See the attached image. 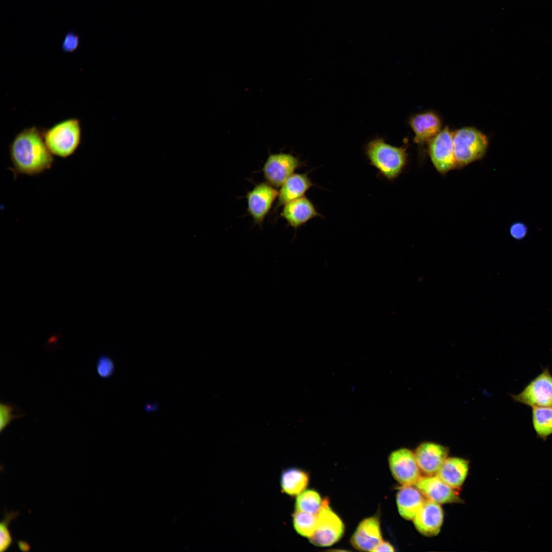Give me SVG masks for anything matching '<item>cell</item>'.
Listing matches in <instances>:
<instances>
[{
	"label": "cell",
	"mask_w": 552,
	"mask_h": 552,
	"mask_svg": "<svg viewBox=\"0 0 552 552\" xmlns=\"http://www.w3.org/2000/svg\"><path fill=\"white\" fill-rule=\"evenodd\" d=\"M9 156L15 175H38L52 168L54 155L48 148L42 130L32 126L17 133L9 145Z\"/></svg>",
	"instance_id": "obj_1"
},
{
	"label": "cell",
	"mask_w": 552,
	"mask_h": 552,
	"mask_svg": "<svg viewBox=\"0 0 552 552\" xmlns=\"http://www.w3.org/2000/svg\"><path fill=\"white\" fill-rule=\"evenodd\" d=\"M365 154L372 166L386 179L392 180L402 172L407 160L406 147H395L377 138L369 142L365 148Z\"/></svg>",
	"instance_id": "obj_2"
},
{
	"label": "cell",
	"mask_w": 552,
	"mask_h": 552,
	"mask_svg": "<svg viewBox=\"0 0 552 552\" xmlns=\"http://www.w3.org/2000/svg\"><path fill=\"white\" fill-rule=\"evenodd\" d=\"M44 142L54 156L67 158L79 147L82 139L80 121L69 118L56 123L42 130Z\"/></svg>",
	"instance_id": "obj_3"
},
{
	"label": "cell",
	"mask_w": 552,
	"mask_h": 552,
	"mask_svg": "<svg viewBox=\"0 0 552 552\" xmlns=\"http://www.w3.org/2000/svg\"><path fill=\"white\" fill-rule=\"evenodd\" d=\"M456 168L481 159L488 146V137L473 127H463L452 132Z\"/></svg>",
	"instance_id": "obj_4"
},
{
	"label": "cell",
	"mask_w": 552,
	"mask_h": 552,
	"mask_svg": "<svg viewBox=\"0 0 552 552\" xmlns=\"http://www.w3.org/2000/svg\"><path fill=\"white\" fill-rule=\"evenodd\" d=\"M317 522L313 535L309 538L311 543L317 546H329L342 537L344 526L340 517L332 510L327 499L323 500L322 505L316 514Z\"/></svg>",
	"instance_id": "obj_5"
},
{
	"label": "cell",
	"mask_w": 552,
	"mask_h": 552,
	"mask_svg": "<svg viewBox=\"0 0 552 552\" xmlns=\"http://www.w3.org/2000/svg\"><path fill=\"white\" fill-rule=\"evenodd\" d=\"M510 396L515 402L531 407H552V375L549 369H543L519 394Z\"/></svg>",
	"instance_id": "obj_6"
},
{
	"label": "cell",
	"mask_w": 552,
	"mask_h": 552,
	"mask_svg": "<svg viewBox=\"0 0 552 552\" xmlns=\"http://www.w3.org/2000/svg\"><path fill=\"white\" fill-rule=\"evenodd\" d=\"M303 165V163L292 154L279 152L269 155L263 165L262 172L267 182L279 188L295 170Z\"/></svg>",
	"instance_id": "obj_7"
},
{
	"label": "cell",
	"mask_w": 552,
	"mask_h": 552,
	"mask_svg": "<svg viewBox=\"0 0 552 552\" xmlns=\"http://www.w3.org/2000/svg\"><path fill=\"white\" fill-rule=\"evenodd\" d=\"M428 142L431 160L439 172L445 173L456 168L452 132L447 126Z\"/></svg>",
	"instance_id": "obj_8"
},
{
	"label": "cell",
	"mask_w": 552,
	"mask_h": 552,
	"mask_svg": "<svg viewBox=\"0 0 552 552\" xmlns=\"http://www.w3.org/2000/svg\"><path fill=\"white\" fill-rule=\"evenodd\" d=\"M390 470L395 479L403 486L415 485L421 477L415 453L407 448L393 451L389 456Z\"/></svg>",
	"instance_id": "obj_9"
},
{
	"label": "cell",
	"mask_w": 552,
	"mask_h": 552,
	"mask_svg": "<svg viewBox=\"0 0 552 552\" xmlns=\"http://www.w3.org/2000/svg\"><path fill=\"white\" fill-rule=\"evenodd\" d=\"M279 191L267 182L257 185L247 192L246 198L247 211L254 222L261 225L269 213Z\"/></svg>",
	"instance_id": "obj_10"
},
{
	"label": "cell",
	"mask_w": 552,
	"mask_h": 552,
	"mask_svg": "<svg viewBox=\"0 0 552 552\" xmlns=\"http://www.w3.org/2000/svg\"><path fill=\"white\" fill-rule=\"evenodd\" d=\"M447 447L433 442H423L415 454L420 470L427 475H435L447 458Z\"/></svg>",
	"instance_id": "obj_11"
},
{
	"label": "cell",
	"mask_w": 552,
	"mask_h": 552,
	"mask_svg": "<svg viewBox=\"0 0 552 552\" xmlns=\"http://www.w3.org/2000/svg\"><path fill=\"white\" fill-rule=\"evenodd\" d=\"M415 486L428 499L439 504L456 502L460 500L454 489L436 475L421 476Z\"/></svg>",
	"instance_id": "obj_12"
},
{
	"label": "cell",
	"mask_w": 552,
	"mask_h": 552,
	"mask_svg": "<svg viewBox=\"0 0 552 552\" xmlns=\"http://www.w3.org/2000/svg\"><path fill=\"white\" fill-rule=\"evenodd\" d=\"M443 519L444 513L440 504L427 499L412 520L419 532L426 536H433L440 532Z\"/></svg>",
	"instance_id": "obj_13"
},
{
	"label": "cell",
	"mask_w": 552,
	"mask_h": 552,
	"mask_svg": "<svg viewBox=\"0 0 552 552\" xmlns=\"http://www.w3.org/2000/svg\"><path fill=\"white\" fill-rule=\"evenodd\" d=\"M382 541L380 521L376 517L363 520L351 539V544L354 548L364 551H374Z\"/></svg>",
	"instance_id": "obj_14"
},
{
	"label": "cell",
	"mask_w": 552,
	"mask_h": 552,
	"mask_svg": "<svg viewBox=\"0 0 552 552\" xmlns=\"http://www.w3.org/2000/svg\"><path fill=\"white\" fill-rule=\"evenodd\" d=\"M281 215L289 225L294 228L302 226L314 217L322 216L313 203L305 196L284 205Z\"/></svg>",
	"instance_id": "obj_15"
},
{
	"label": "cell",
	"mask_w": 552,
	"mask_h": 552,
	"mask_svg": "<svg viewBox=\"0 0 552 552\" xmlns=\"http://www.w3.org/2000/svg\"><path fill=\"white\" fill-rule=\"evenodd\" d=\"M409 124L415 133L413 142L418 144L428 142L441 131L440 119L432 111L412 116Z\"/></svg>",
	"instance_id": "obj_16"
},
{
	"label": "cell",
	"mask_w": 552,
	"mask_h": 552,
	"mask_svg": "<svg viewBox=\"0 0 552 552\" xmlns=\"http://www.w3.org/2000/svg\"><path fill=\"white\" fill-rule=\"evenodd\" d=\"M313 186L308 174L293 173L281 186L278 193L277 208L304 196Z\"/></svg>",
	"instance_id": "obj_17"
},
{
	"label": "cell",
	"mask_w": 552,
	"mask_h": 552,
	"mask_svg": "<svg viewBox=\"0 0 552 552\" xmlns=\"http://www.w3.org/2000/svg\"><path fill=\"white\" fill-rule=\"evenodd\" d=\"M468 462L459 457L447 458L436 474L454 489L461 487L467 477Z\"/></svg>",
	"instance_id": "obj_18"
},
{
	"label": "cell",
	"mask_w": 552,
	"mask_h": 552,
	"mask_svg": "<svg viewBox=\"0 0 552 552\" xmlns=\"http://www.w3.org/2000/svg\"><path fill=\"white\" fill-rule=\"evenodd\" d=\"M396 500L401 516L406 520H412L425 500L416 487L403 486L397 492Z\"/></svg>",
	"instance_id": "obj_19"
},
{
	"label": "cell",
	"mask_w": 552,
	"mask_h": 552,
	"mask_svg": "<svg viewBox=\"0 0 552 552\" xmlns=\"http://www.w3.org/2000/svg\"><path fill=\"white\" fill-rule=\"evenodd\" d=\"M308 474L296 468H289L283 471L281 477L282 491L290 496L298 495L307 487Z\"/></svg>",
	"instance_id": "obj_20"
},
{
	"label": "cell",
	"mask_w": 552,
	"mask_h": 552,
	"mask_svg": "<svg viewBox=\"0 0 552 552\" xmlns=\"http://www.w3.org/2000/svg\"><path fill=\"white\" fill-rule=\"evenodd\" d=\"M532 419L539 438L545 441L552 434V407H532Z\"/></svg>",
	"instance_id": "obj_21"
},
{
	"label": "cell",
	"mask_w": 552,
	"mask_h": 552,
	"mask_svg": "<svg viewBox=\"0 0 552 552\" xmlns=\"http://www.w3.org/2000/svg\"><path fill=\"white\" fill-rule=\"evenodd\" d=\"M323 500L319 493L313 490H304L297 495L295 501L296 511L317 514Z\"/></svg>",
	"instance_id": "obj_22"
},
{
	"label": "cell",
	"mask_w": 552,
	"mask_h": 552,
	"mask_svg": "<svg viewBox=\"0 0 552 552\" xmlns=\"http://www.w3.org/2000/svg\"><path fill=\"white\" fill-rule=\"evenodd\" d=\"M317 515L296 511L293 516V523L295 530L300 535L310 538L314 534L316 526Z\"/></svg>",
	"instance_id": "obj_23"
},
{
	"label": "cell",
	"mask_w": 552,
	"mask_h": 552,
	"mask_svg": "<svg viewBox=\"0 0 552 552\" xmlns=\"http://www.w3.org/2000/svg\"><path fill=\"white\" fill-rule=\"evenodd\" d=\"M19 513L18 512H6L2 521L0 523V551L7 550L12 544L11 537L8 526L10 522L16 518Z\"/></svg>",
	"instance_id": "obj_24"
},
{
	"label": "cell",
	"mask_w": 552,
	"mask_h": 552,
	"mask_svg": "<svg viewBox=\"0 0 552 552\" xmlns=\"http://www.w3.org/2000/svg\"><path fill=\"white\" fill-rule=\"evenodd\" d=\"M96 371L99 376L102 378L107 379L110 377L115 371L113 360L108 355H101L96 362Z\"/></svg>",
	"instance_id": "obj_25"
},
{
	"label": "cell",
	"mask_w": 552,
	"mask_h": 552,
	"mask_svg": "<svg viewBox=\"0 0 552 552\" xmlns=\"http://www.w3.org/2000/svg\"><path fill=\"white\" fill-rule=\"evenodd\" d=\"M16 407L9 403H0V432L9 425L12 420L24 416V415H15Z\"/></svg>",
	"instance_id": "obj_26"
},
{
	"label": "cell",
	"mask_w": 552,
	"mask_h": 552,
	"mask_svg": "<svg viewBox=\"0 0 552 552\" xmlns=\"http://www.w3.org/2000/svg\"><path fill=\"white\" fill-rule=\"evenodd\" d=\"M81 44L80 35L73 30L67 31L61 42V50L65 53H72L77 51Z\"/></svg>",
	"instance_id": "obj_27"
},
{
	"label": "cell",
	"mask_w": 552,
	"mask_h": 552,
	"mask_svg": "<svg viewBox=\"0 0 552 552\" xmlns=\"http://www.w3.org/2000/svg\"><path fill=\"white\" fill-rule=\"evenodd\" d=\"M528 233V227L523 222L516 221L511 224L510 227L511 236L516 240L524 238Z\"/></svg>",
	"instance_id": "obj_28"
},
{
	"label": "cell",
	"mask_w": 552,
	"mask_h": 552,
	"mask_svg": "<svg viewBox=\"0 0 552 552\" xmlns=\"http://www.w3.org/2000/svg\"><path fill=\"white\" fill-rule=\"evenodd\" d=\"M394 547L388 542L382 541L374 549V551H394Z\"/></svg>",
	"instance_id": "obj_29"
},
{
	"label": "cell",
	"mask_w": 552,
	"mask_h": 552,
	"mask_svg": "<svg viewBox=\"0 0 552 552\" xmlns=\"http://www.w3.org/2000/svg\"><path fill=\"white\" fill-rule=\"evenodd\" d=\"M18 546L19 549L22 551H28L30 550V545L25 541H18Z\"/></svg>",
	"instance_id": "obj_30"
}]
</instances>
